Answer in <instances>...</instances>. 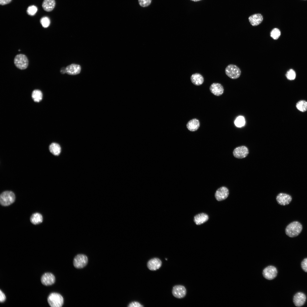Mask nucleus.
Masks as SVG:
<instances>
[{
    "mask_svg": "<svg viewBox=\"0 0 307 307\" xmlns=\"http://www.w3.org/2000/svg\"><path fill=\"white\" fill-rule=\"evenodd\" d=\"M191 0L194 1H200V0Z\"/></svg>",
    "mask_w": 307,
    "mask_h": 307,
    "instance_id": "nucleus-36",
    "label": "nucleus"
},
{
    "mask_svg": "<svg viewBox=\"0 0 307 307\" xmlns=\"http://www.w3.org/2000/svg\"><path fill=\"white\" fill-rule=\"evenodd\" d=\"M211 92L214 95L219 96L222 95L224 92V88L222 85L220 83H213L209 87Z\"/></svg>",
    "mask_w": 307,
    "mask_h": 307,
    "instance_id": "nucleus-14",
    "label": "nucleus"
},
{
    "mask_svg": "<svg viewBox=\"0 0 307 307\" xmlns=\"http://www.w3.org/2000/svg\"><path fill=\"white\" fill-rule=\"evenodd\" d=\"M152 0H138L139 5L142 7H146L149 6L151 4Z\"/></svg>",
    "mask_w": 307,
    "mask_h": 307,
    "instance_id": "nucleus-31",
    "label": "nucleus"
},
{
    "mask_svg": "<svg viewBox=\"0 0 307 307\" xmlns=\"http://www.w3.org/2000/svg\"><path fill=\"white\" fill-rule=\"evenodd\" d=\"M301 266L302 269L307 272V258L304 259L301 263Z\"/></svg>",
    "mask_w": 307,
    "mask_h": 307,
    "instance_id": "nucleus-32",
    "label": "nucleus"
},
{
    "mask_svg": "<svg viewBox=\"0 0 307 307\" xmlns=\"http://www.w3.org/2000/svg\"><path fill=\"white\" fill-rule=\"evenodd\" d=\"M281 32L280 30L277 28L273 29L270 32L271 37L273 39L276 40L280 36Z\"/></svg>",
    "mask_w": 307,
    "mask_h": 307,
    "instance_id": "nucleus-27",
    "label": "nucleus"
},
{
    "mask_svg": "<svg viewBox=\"0 0 307 307\" xmlns=\"http://www.w3.org/2000/svg\"><path fill=\"white\" fill-rule=\"evenodd\" d=\"M229 194V190L226 187L222 186L216 191L215 196L218 201H221L227 198Z\"/></svg>",
    "mask_w": 307,
    "mask_h": 307,
    "instance_id": "nucleus-10",
    "label": "nucleus"
},
{
    "mask_svg": "<svg viewBox=\"0 0 307 307\" xmlns=\"http://www.w3.org/2000/svg\"><path fill=\"white\" fill-rule=\"evenodd\" d=\"M14 63L17 68L21 70H24L26 69L28 67V60L26 55L20 54L15 56Z\"/></svg>",
    "mask_w": 307,
    "mask_h": 307,
    "instance_id": "nucleus-4",
    "label": "nucleus"
},
{
    "mask_svg": "<svg viewBox=\"0 0 307 307\" xmlns=\"http://www.w3.org/2000/svg\"><path fill=\"white\" fill-rule=\"evenodd\" d=\"M277 273V270L275 267L273 266H269L264 269L263 271V275L266 279L272 280L276 277Z\"/></svg>",
    "mask_w": 307,
    "mask_h": 307,
    "instance_id": "nucleus-9",
    "label": "nucleus"
},
{
    "mask_svg": "<svg viewBox=\"0 0 307 307\" xmlns=\"http://www.w3.org/2000/svg\"><path fill=\"white\" fill-rule=\"evenodd\" d=\"M234 123L235 125L237 127H241L244 126L245 124L244 117L241 116L238 117L235 120Z\"/></svg>",
    "mask_w": 307,
    "mask_h": 307,
    "instance_id": "nucleus-26",
    "label": "nucleus"
},
{
    "mask_svg": "<svg viewBox=\"0 0 307 307\" xmlns=\"http://www.w3.org/2000/svg\"><path fill=\"white\" fill-rule=\"evenodd\" d=\"M55 5V0H44L42 4V7L45 11L50 12L54 9Z\"/></svg>",
    "mask_w": 307,
    "mask_h": 307,
    "instance_id": "nucleus-21",
    "label": "nucleus"
},
{
    "mask_svg": "<svg viewBox=\"0 0 307 307\" xmlns=\"http://www.w3.org/2000/svg\"><path fill=\"white\" fill-rule=\"evenodd\" d=\"M32 97L34 101L39 102L42 99V93L39 90H34L32 92Z\"/></svg>",
    "mask_w": 307,
    "mask_h": 307,
    "instance_id": "nucleus-24",
    "label": "nucleus"
},
{
    "mask_svg": "<svg viewBox=\"0 0 307 307\" xmlns=\"http://www.w3.org/2000/svg\"><path fill=\"white\" fill-rule=\"evenodd\" d=\"M263 17L260 14H253L248 18L250 24L253 26H256L260 24L263 20Z\"/></svg>",
    "mask_w": 307,
    "mask_h": 307,
    "instance_id": "nucleus-17",
    "label": "nucleus"
},
{
    "mask_svg": "<svg viewBox=\"0 0 307 307\" xmlns=\"http://www.w3.org/2000/svg\"><path fill=\"white\" fill-rule=\"evenodd\" d=\"M302 227L301 224L298 221L291 222L288 225L285 229L286 234L291 237L298 236L301 232Z\"/></svg>",
    "mask_w": 307,
    "mask_h": 307,
    "instance_id": "nucleus-1",
    "label": "nucleus"
},
{
    "mask_svg": "<svg viewBox=\"0 0 307 307\" xmlns=\"http://www.w3.org/2000/svg\"><path fill=\"white\" fill-rule=\"evenodd\" d=\"M42 283L45 286L51 285L54 283L55 277L54 275L51 273H44L41 278Z\"/></svg>",
    "mask_w": 307,
    "mask_h": 307,
    "instance_id": "nucleus-12",
    "label": "nucleus"
},
{
    "mask_svg": "<svg viewBox=\"0 0 307 307\" xmlns=\"http://www.w3.org/2000/svg\"><path fill=\"white\" fill-rule=\"evenodd\" d=\"M248 153V149L246 147L244 146L236 148L233 152V154L234 157L238 159L245 157Z\"/></svg>",
    "mask_w": 307,
    "mask_h": 307,
    "instance_id": "nucleus-8",
    "label": "nucleus"
},
{
    "mask_svg": "<svg viewBox=\"0 0 307 307\" xmlns=\"http://www.w3.org/2000/svg\"><path fill=\"white\" fill-rule=\"evenodd\" d=\"M172 294L173 296L178 298L184 297L186 294L185 287L181 285H176L173 287L172 290Z\"/></svg>",
    "mask_w": 307,
    "mask_h": 307,
    "instance_id": "nucleus-7",
    "label": "nucleus"
},
{
    "mask_svg": "<svg viewBox=\"0 0 307 307\" xmlns=\"http://www.w3.org/2000/svg\"><path fill=\"white\" fill-rule=\"evenodd\" d=\"M200 123L198 119L194 118L190 120L187 123L186 126L187 128L190 131H195L199 128Z\"/></svg>",
    "mask_w": 307,
    "mask_h": 307,
    "instance_id": "nucleus-18",
    "label": "nucleus"
},
{
    "mask_svg": "<svg viewBox=\"0 0 307 307\" xmlns=\"http://www.w3.org/2000/svg\"><path fill=\"white\" fill-rule=\"evenodd\" d=\"M306 299L305 295L302 293L299 292L296 293L294 296L293 302L296 306L300 307L304 304Z\"/></svg>",
    "mask_w": 307,
    "mask_h": 307,
    "instance_id": "nucleus-13",
    "label": "nucleus"
},
{
    "mask_svg": "<svg viewBox=\"0 0 307 307\" xmlns=\"http://www.w3.org/2000/svg\"><path fill=\"white\" fill-rule=\"evenodd\" d=\"M6 299V296L1 291H0V301L1 302H3L5 301Z\"/></svg>",
    "mask_w": 307,
    "mask_h": 307,
    "instance_id": "nucleus-34",
    "label": "nucleus"
},
{
    "mask_svg": "<svg viewBox=\"0 0 307 307\" xmlns=\"http://www.w3.org/2000/svg\"><path fill=\"white\" fill-rule=\"evenodd\" d=\"M225 72L229 77L232 79H236L239 78L241 73L240 68L236 65L233 64L228 65L225 68Z\"/></svg>",
    "mask_w": 307,
    "mask_h": 307,
    "instance_id": "nucleus-5",
    "label": "nucleus"
},
{
    "mask_svg": "<svg viewBox=\"0 0 307 307\" xmlns=\"http://www.w3.org/2000/svg\"><path fill=\"white\" fill-rule=\"evenodd\" d=\"M287 78L289 80H293L296 77L295 72L292 69H290L287 72L286 74Z\"/></svg>",
    "mask_w": 307,
    "mask_h": 307,
    "instance_id": "nucleus-30",
    "label": "nucleus"
},
{
    "mask_svg": "<svg viewBox=\"0 0 307 307\" xmlns=\"http://www.w3.org/2000/svg\"><path fill=\"white\" fill-rule=\"evenodd\" d=\"M276 199L279 204L282 206H285L289 204L291 202L292 198L289 195L281 193L277 195Z\"/></svg>",
    "mask_w": 307,
    "mask_h": 307,
    "instance_id": "nucleus-11",
    "label": "nucleus"
},
{
    "mask_svg": "<svg viewBox=\"0 0 307 307\" xmlns=\"http://www.w3.org/2000/svg\"><path fill=\"white\" fill-rule=\"evenodd\" d=\"M297 108L300 111L304 112L307 110V102L302 100L299 101L296 104Z\"/></svg>",
    "mask_w": 307,
    "mask_h": 307,
    "instance_id": "nucleus-25",
    "label": "nucleus"
},
{
    "mask_svg": "<svg viewBox=\"0 0 307 307\" xmlns=\"http://www.w3.org/2000/svg\"><path fill=\"white\" fill-rule=\"evenodd\" d=\"M47 301L51 307H61L63 305L64 299L59 294L53 293H51L47 298Z\"/></svg>",
    "mask_w": 307,
    "mask_h": 307,
    "instance_id": "nucleus-2",
    "label": "nucleus"
},
{
    "mask_svg": "<svg viewBox=\"0 0 307 307\" xmlns=\"http://www.w3.org/2000/svg\"><path fill=\"white\" fill-rule=\"evenodd\" d=\"M81 67L79 65L72 64L68 66L65 68L66 73L70 75H75L80 73Z\"/></svg>",
    "mask_w": 307,
    "mask_h": 307,
    "instance_id": "nucleus-16",
    "label": "nucleus"
},
{
    "mask_svg": "<svg viewBox=\"0 0 307 307\" xmlns=\"http://www.w3.org/2000/svg\"><path fill=\"white\" fill-rule=\"evenodd\" d=\"M162 262L159 258H155L150 259L148 262L147 266L149 269L152 271L158 269L161 266Z\"/></svg>",
    "mask_w": 307,
    "mask_h": 307,
    "instance_id": "nucleus-15",
    "label": "nucleus"
},
{
    "mask_svg": "<svg viewBox=\"0 0 307 307\" xmlns=\"http://www.w3.org/2000/svg\"><path fill=\"white\" fill-rule=\"evenodd\" d=\"M128 306V307H143V306L138 302L134 301L129 303Z\"/></svg>",
    "mask_w": 307,
    "mask_h": 307,
    "instance_id": "nucleus-33",
    "label": "nucleus"
},
{
    "mask_svg": "<svg viewBox=\"0 0 307 307\" xmlns=\"http://www.w3.org/2000/svg\"><path fill=\"white\" fill-rule=\"evenodd\" d=\"M12 0H0V4L1 5H5L9 3Z\"/></svg>",
    "mask_w": 307,
    "mask_h": 307,
    "instance_id": "nucleus-35",
    "label": "nucleus"
},
{
    "mask_svg": "<svg viewBox=\"0 0 307 307\" xmlns=\"http://www.w3.org/2000/svg\"><path fill=\"white\" fill-rule=\"evenodd\" d=\"M30 221L34 225L39 224L43 221V218L42 215L38 213L33 214L30 218Z\"/></svg>",
    "mask_w": 307,
    "mask_h": 307,
    "instance_id": "nucleus-23",
    "label": "nucleus"
},
{
    "mask_svg": "<svg viewBox=\"0 0 307 307\" xmlns=\"http://www.w3.org/2000/svg\"><path fill=\"white\" fill-rule=\"evenodd\" d=\"M190 80L196 86L201 85L204 82V78L202 76L198 73L192 74L190 77Z\"/></svg>",
    "mask_w": 307,
    "mask_h": 307,
    "instance_id": "nucleus-20",
    "label": "nucleus"
},
{
    "mask_svg": "<svg viewBox=\"0 0 307 307\" xmlns=\"http://www.w3.org/2000/svg\"><path fill=\"white\" fill-rule=\"evenodd\" d=\"M15 199V195L13 192L6 191L0 195V203L2 206H7L13 203Z\"/></svg>",
    "mask_w": 307,
    "mask_h": 307,
    "instance_id": "nucleus-3",
    "label": "nucleus"
},
{
    "mask_svg": "<svg viewBox=\"0 0 307 307\" xmlns=\"http://www.w3.org/2000/svg\"><path fill=\"white\" fill-rule=\"evenodd\" d=\"M209 219L208 215L204 213H201L195 215L194 221L196 225H200L206 222Z\"/></svg>",
    "mask_w": 307,
    "mask_h": 307,
    "instance_id": "nucleus-19",
    "label": "nucleus"
},
{
    "mask_svg": "<svg viewBox=\"0 0 307 307\" xmlns=\"http://www.w3.org/2000/svg\"><path fill=\"white\" fill-rule=\"evenodd\" d=\"M40 22L43 27L47 28L49 25L50 21L47 17L45 16L42 18L40 20Z\"/></svg>",
    "mask_w": 307,
    "mask_h": 307,
    "instance_id": "nucleus-28",
    "label": "nucleus"
},
{
    "mask_svg": "<svg viewBox=\"0 0 307 307\" xmlns=\"http://www.w3.org/2000/svg\"><path fill=\"white\" fill-rule=\"evenodd\" d=\"M88 262L87 257L85 255L79 254L77 255L74 259L73 265L76 268H82L87 264Z\"/></svg>",
    "mask_w": 307,
    "mask_h": 307,
    "instance_id": "nucleus-6",
    "label": "nucleus"
},
{
    "mask_svg": "<svg viewBox=\"0 0 307 307\" xmlns=\"http://www.w3.org/2000/svg\"><path fill=\"white\" fill-rule=\"evenodd\" d=\"M50 152L55 155H59L61 152V147L59 144L56 143H52L49 146Z\"/></svg>",
    "mask_w": 307,
    "mask_h": 307,
    "instance_id": "nucleus-22",
    "label": "nucleus"
},
{
    "mask_svg": "<svg viewBox=\"0 0 307 307\" xmlns=\"http://www.w3.org/2000/svg\"><path fill=\"white\" fill-rule=\"evenodd\" d=\"M37 10V8L36 6L34 5H31L28 7L27 12L29 15L33 16L36 13Z\"/></svg>",
    "mask_w": 307,
    "mask_h": 307,
    "instance_id": "nucleus-29",
    "label": "nucleus"
},
{
    "mask_svg": "<svg viewBox=\"0 0 307 307\" xmlns=\"http://www.w3.org/2000/svg\"></svg>",
    "mask_w": 307,
    "mask_h": 307,
    "instance_id": "nucleus-37",
    "label": "nucleus"
}]
</instances>
